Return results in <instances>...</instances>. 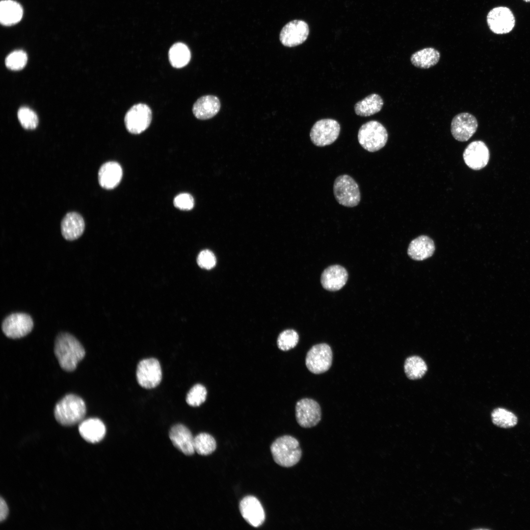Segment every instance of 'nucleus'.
I'll list each match as a JSON object with an SVG mask.
<instances>
[{
    "label": "nucleus",
    "mask_w": 530,
    "mask_h": 530,
    "mask_svg": "<svg viewBox=\"0 0 530 530\" xmlns=\"http://www.w3.org/2000/svg\"><path fill=\"white\" fill-rule=\"evenodd\" d=\"M440 57L439 52L431 47L425 48L413 53L410 57L412 64L421 69H428L435 65Z\"/></svg>",
    "instance_id": "nucleus-26"
},
{
    "label": "nucleus",
    "mask_w": 530,
    "mask_h": 530,
    "mask_svg": "<svg viewBox=\"0 0 530 530\" xmlns=\"http://www.w3.org/2000/svg\"><path fill=\"white\" fill-rule=\"evenodd\" d=\"M198 265L201 268L210 269L216 264V258L210 250L206 249L200 252L197 258Z\"/></svg>",
    "instance_id": "nucleus-35"
},
{
    "label": "nucleus",
    "mask_w": 530,
    "mask_h": 530,
    "mask_svg": "<svg viewBox=\"0 0 530 530\" xmlns=\"http://www.w3.org/2000/svg\"><path fill=\"white\" fill-rule=\"evenodd\" d=\"M207 392L206 388L200 384L194 385L188 392L186 401L190 406H199L206 400Z\"/></svg>",
    "instance_id": "nucleus-32"
},
{
    "label": "nucleus",
    "mask_w": 530,
    "mask_h": 530,
    "mask_svg": "<svg viewBox=\"0 0 530 530\" xmlns=\"http://www.w3.org/2000/svg\"><path fill=\"white\" fill-rule=\"evenodd\" d=\"M240 512L244 519L251 526L257 528L265 520V513L260 501L254 496H247L239 503Z\"/></svg>",
    "instance_id": "nucleus-16"
},
{
    "label": "nucleus",
    "mask_w": 530,
    "mask_h": 530,
    "mask_svg": "<svg viewBox=\"0 0 530 530\" xmlns=\"http://www.w3.org/2000/svg\"><path fill=\"white\" fill-rule=\"evenodd\" d=\"M169 60L171 65L176 68L186 66L189 62L191 53L187 46L182 43H177L170 48Z\"/></svg>",
    "instance_id": "nucleus-27"
},
{
    "label": "nucleus",
    "mask_w": 530,
    "mask_h": 530,
    "mask_svg": "<svg viewBox=\"0 0 530 530\" xmlns=\"http://www.w3.org/2000/svg\"><path fill=\"white\" fill-rule=\"evenodd\" d=\"M332 358V351L328 344L325 343L316 344L307 353L306 366L313 373H322L330 369Z\"/></svg>",
    "instance_id": "nucleus-7"
},
{
    "label": "nucleus",
    "mask_w": 530,
    "mask_h": 530,
    "mask_svg": "<svg viewBox=\"0 0 530 530\" xmlns=\"http://www.w3.org/2000/svg\"><path fill=\"white\" fill-rule=\"evenodd\" d=\"M309 33V26L305 21L293 20L287 23L282 29L280 40L285 46L295 47L304 42Z\"/></svg>",
    "instance_id": "nucleus-12"
},
{
    "label": "nucleus",
    "mask_w": 530,
    "mask_h": 530,
    "mask_svg": "<svg viewBox=\"0 0 530 530\" xmlns=\"http://www.w3.org/2000/svg\"><path fill=\"white\" fill-rule=\"evenodd\" d=\"M33 322L28 314L16 313L10 314L3 320L1 329L4 335L11 339L22 338L31 332Z\"/></svg>",
    "instance_id": "nucleus-9"
},
{
    "label": "nucleus",
    "mask_w": 530,
    "mask_h": 530,
    "mask_svg": "<svg viewBox=\"0 0 530 530\" xmlns=\"http://www.w3.org/2000/svg\"><path fill=\"white\" fill-rule=\"evenodd\" d=\"M295 416L298 424L302 427L309 428L316 426L321 417L318 403L311 398H303L295 406Z\"/></svg>",
    "instance_id": "nucleus-11"
},
{
    "label": "nucleus",
    "mask_w": 530,
    "mask_h": 530,
    "mask_svg": "<svg viewBox=\"0 0 530 530\" xmlns=\"http://www.w3.org/2000/svg\"><path fill=\"white\" fill-rule=\"evenodd\" d=\"M136 374L137 382L142 387L146 389L155 388L161 380L160 364L155 358L143 359L138 364Z\"/></svg>",
    "instance_id": "nucleus-10"
},
{
    "label": "nucleus",
    "mask_w": 530,
    "mask_h": 530,
    "mask_svg": "<svg viewBox=\"0 0 530 530\" xmlns=\"http://www.w3.org/2000/svg\"><path fill=\"white\" fill-rule=\"evenodd\" d=\"M333 193L336 201L346 207L357 206L361 200L359 187L350 176L343 174L337 177L334 182Z\"/></svg>",
    "instance_id": "nucleus-5"
},
{
    "label": "nucleus",
    "mask_w": 530,
    "mask_h": 530,
    "mask_svg": "<svg viewBox=\"0 0 530 530\" xmlns=\"http://www.w3.org/2000/svg\"><path fill=\"white\" fill-rule=\"evenodd\" d=\"M463 156L465 163L469 167L477 170L487 165L490 158V153L484 142L476 140L472 142L466 147Z\"/></svg>",
    "instance_id": "nucleus-15"
},
{
    "label": "nucleus",
    "mask_w": 530,
    "mask_h": 530,
    "mask_svg": "<svg viewBox=\"0 0 530 530\" xmlns=\"http://www.w3.org/2000/svg\"><path fill=\"white\" fill-rule=\"evenodd\" d=\"M86 412L83 400L74 394H68L55 405L54 415L61 425L72 426L82 421Z\"/></svg>",
    "instance_id": "nucleus-2"
},
{
    "label": "nucleus",
    "mask_w": 530,
    "mask_h": 530,
    "mask_svg": "<svg viewBox=\"0 0 530 530\" xmlns=\"http://www.w3.org/2000/svg\"><path fill=\"white\" fill-rule=\"evenodd\" d=\"M23 10L21 5L12 0H3L0 3V21L4 26H11L22 19Z\"/></svg>",
    "instance_id": "nucleus-24"
},
{
    "label": "nucleus",
    "mask_w": 530,
    "mask_h": 530,
    "mask_svg": "<svg viewBox=\"0 0 530 530\" xmlns=\"http://www.w3.org/2000/svg\"><path fill=\"white\" fill-rule=\"evenodd\" d=\"M348 279L346 270L341 265H335L328 266L321 274L320 282L324 289L329 291H336L342 288Z\"/></svg>",
    "instance_id": "nucleus-17"
},
{
    "label": "nucleus",
    "mask_w": 530,
    "mask_h": 530,
    "mask_svg": "<svg viewBox=\"0 0 530 530\" xmlns=\"http://www.w3.org/2000/svg\"><path fill=\"white\" fill-rule=\"evenodd\" d=\"M340 125L332 119H322L317 121L310 132V139L318 147H324L334 143L340 132Z\"/></svg>",
    "instance_id": "nucleus-6"
},
{
    "label": "nucleus",
    "mask_w": 530,
    "mask_h": 530,
    "mask_svg": "<svg viewBox=\"0 0 530 530\" xmlns=\"http://www.w3.org/2000/svg\"><path fill=\"white\" fill-rule=\"evenodd\" d=\"M299 336L294 330L288 329L281 332L277 339V345L283 351H287L294 347L298 344Z\"/></svg>",
    "instance_id": "nucleus-31"
},
{
    "label": "nucleus",
    "mask_w": 530,
    "mask_h": 530,
    "mask_svg": "<svg viewBox=\"0 0 530 530\" xmlns=\"http://www.w3.org/2000/svg\"><path fill=\"white\" fill-rule=\"evenodd\" d=\"M478 127L476 118L472 114L463 112L455 115L451 123V132L459 141L468 140L476 132Z\"/></svg>",
    "instance_id": "nucleus-14"
},
{
    "label": "nucleus",
    "mask_w": 530,
    "mask_h": 530,
    "mask_svg": "<svg viewBox=\"0 0 530 530\" xmlns=\"http://www.w3.org/2000/svg\"><path fill=\"white\" fill-rule=\"evenodd\" d=\"M85 223L82 217L76 212L67 213L61 223V233L65 239L73 240L83 233Z\"/></svg>",
    "instance_id": "nucleus-20"
},
{
    "label": "nucleus",
    "mask_w": 530,
    "mask_h": 530,
    "mask_svg": "<svg viewBox=\"0 0 530 530\" xmlns=\"http://www.w3.org/2000/svg\"><path fill=\"white\" fill-rule=\"evenodd\" d=\"M174 206L182 210L188 211L192 209L194 205L192 196L188 193H181L174 199Z\"/></svg>",
    "instance_id": "nucleus-36"
},
{
    "label": "nucleus",
    "mask_w": 530,
    "mask_h": 530,
    "mask_svg": "<svg viewBox=\"0 0 530 530\" xmlns=\"http://www.w3.org/2000/svg\"><path fill=\"white\" fill-rule=\"evenodd\" d=\"M122 169L120 165L115 161H108L103 164L98 172L100 185L103 188L110 189L116 187L122 177Z\"/></svg>",
    "instance_id": "nucleus-19"
},
{
    "label": "nucleus",
    "mask_w": 530,
    "mask_h": 530,
    "mask_svg": "<svg viewBox=\"0 0 530 530\" xmlns=\"http://www.w3.org/2000/svg\"><path fill=\"white\" fill-rule=\"evenodd\" d=\"M27 60L26 53L23 51L18 50L10 53L6 58V66L12 70L22 69L26 65Z\"/></svg>",
    "instance_id": "nucleus-33"
},
{
    "label": "nucleus",
    "mask_w": 530,
    "mask_h": 530,
    "mask_svg": "<svg viewBox=\"0 0 530 530\" xmlns=\"http://www.w3.org/2000/svg\"><path fill=\"white\" fill-rule=\"evenodd\" d=\"M491 418L495 425L505 428L514 426L518 422L514 414L502 408L494 409L492 412Z\"/></svg>",
    "instance_id": "nucleus-30"
},
{
    "label": "nucleus",
    "mask_w": 530,
    "mask_h": 530,
    "mask_svg": "<svg viewBox=\"0 0 530 530\" xmlns=\"http://www.w3.org/2000/svg\"><path fill=\"white\" fill-rule=\"evenodd\" d=\"M487 22L491 30L496 34L510 32L515 24L514 15L506 7H497L491 10L487 16Z\"/></svg>",
    "instance_id": "nucleus-13"
},
{
    "label": "nucleus",
    "mask_w": 530,
    "mask_h": 530,
    "mask_svg": "<svg viewBox=\"0 0 530 530\" xmlns=\"http://www.w3.org/2000/svg\"><path fill=\"white\" fill-rule=\"evenodd\" d=\"M435 249L433 240L427 236L422 235L411 241L407 253L412 259L423 261L430 257Z\"/></svg>",
    "instance_id": "nucleus-23"
},
{
    "label": "nucleus",
    "mask_w": 530,
    "mask_h": 530,
    "mask_svg": "<svg viewBox=\"0 0 530 530\" xmlns=\"http://www.w3.org/2000/svg\"><path fill=\"white\" fill-rule=\"evenodd\" d=\"M524 0L527 1V2H530V0Z\"/></svg>",
    "instance_id": "nucleus-38"
},
{
    "label": "nucleus",
    "mask_w": 530,
    "mask_h": 530,
    "mask_svg": "<svg viewBox=\"0 0 530 530\" xmlns=\"http://www.w3.org/2000/svg\"><path fill=\"white\" fill-rule=\"evenodd\" d=\"M169 438L173 445L185 454L191 455L195 452L194 438L186 426L182 424L174 425L170 430Z\"/></svg>",
    "instance_id": "nucleus-18"
},
{
    "label": "nucleus",
    "mask_w": 530,
    "mask_h": 530,
    "mask_svg": "<svg viewBox=\"0 0 530 530\" xmlns=\"http://www.w3.org/2000/svg\"><path fill=\"white\" fill-rule=\"evenodd\" d=\"M8 514V508L5 501L0 498V521L5 520Z\"/></svg>",
    "instance_id": "nucleus-37"
},
{
    "label": "nucleus",
    "mask_w": 530,
    "mask_h": 530,
    "mask_svg": "<svg viewBox=\"0 0 530 530\" xmlns=\"http://www.w3.org/2000/svg\"><path fill=\"white\" fill-rule=\"evenodd\" d=\"M18 117L22 126L26 129H34L38 124L36 113L26 107H23L18 112Z\"/></svg>",
    "instance_id": "nucleus-34"
},
{
    "label": "nucleus",
    "mask_w": 530,
    "mask_h": 530,
    "mask_svg": "<svg viewBox=\"0 0 530 530\" xmlns=\"http://www.w3.org/2000/svg\"><path fill=\"white\" fill-rule=\"evenodd\" d=\"M54 354L62 369L71 371L85 356V350L80 342L67 333L59 334L56 338Z\"/></svg>",
    "instance_id": "nucleus-1"
},
{
    "label": "nucleus",
    "mask_w": 530,
    "mask_h": 530,
    "mask_svg": "<svg viewBox=\"0 0 530 530\" xmlns=\"http://www.w3.org/2000/svg\"><path fill=\"white\" fill-rule=\"evenodd\" d=\"M383 100L377 94H371L354 105L355 113L359 116L367 117L379 112L383 106Z\"/></svg>",
    "instance_id": "nucleus-25"
},
{
    "label": "nucleus",
    "mask_w": 530,
    "mask_h": 530,
    "mask_svg": "<svg viewBox=\"0 0 530 530\" xmlns=\"http://www.w3.org/2000/svg\"><path fill=\"white\" fill-rule=\"evenodd\" d=\"M404 368L406 375L408 378L412 380L422 377L427 370L425 362L418 356L407 358L405 361Z\"/></svg>",
    "instance_id": "nucleus-28"
},
{
    "label": "nucleus",
    "mask_w": 530,
    "mask_h": 530,
    "mask_svg": "<svg viewBox=\"0 0 530 530\" xmlns=\"http://www.w3.org/2000/svg\"><path fill=\"white\" fill-rule=\"evenodd\" d=\"M270 450L274 461L284 467H291L300 460L302 451L299 442L290 435L277 438L271 444Z\"/></svg>",
    "instance_id": "nucleus-3"
},
{
    "label": "nucleus",
    "mask_w": 530,
    "mask_h": 530,
    "mask_svg": "<svg viewBox=\"0 0 530 530\" xmlns=\"http://www.w3.org/2000/svg\"><path fill=\"white\" fill-rule=\"evenodd\" d=\"M388 138L386 128L377 121L371 120L363 124L358 133L360 145L370 152H374L385 146Z\"/></svg>",
    "instance_id": "nucleus-4"
},
{
    "label": "nucleus",
    "mask_w": 530,
    "mask_h": 530,
    "mask_svg": "<svg viewBox=\"0 0 530 530\" xmlns=\"http://www.w3.org/2000/svg\"><path fill=\"white\" fill-rule=\"evenodd\" d=\"M79 431L82 438L91 443L101 441L106 432L103 422L98 418H89L80 423Z\"/></svg>",
    "instance_id": "nucleus-21"
},
{
    "label": "nucleus",
    "mask_w": 530,
    "mask_h": 530,
    "mask_svg": "<svg viewBox=\"0 0 530 530\" xmlns=\"http://www.w3.org/2000/svg\"><path fill=\"white\" fill-rule=\"evenodd\" d=\"M220 103L213 95H206L199 98L194 104L192 111L198 119L207 120L214 116L219 111Z\"/></svg>",
    "instance_id": "nucleus-22"
},
{
    "label": "nucleus",
    "mask_w": 530,
    "mask_h": 530,
    "mask_svg": "<svg viewBox=\"0 0 530 530\" xmlns=\"http://www.w3.org/2000/svg\"><path fill=\"white\" fill-rule=\"evenodd\" d=\"M152 118V111L147 105L141 103L136 104L125 115V127L131 133L139 134L149 127Z\"/></svg>",
    "instance_id": "nucleus-8"
},
{
    "label": "nucleus",
    "mask_w": 530,
    "mask_h": 530,
    "mask_svg": "<svg viewBox=\"0 0 530 530\" xmlns=\"http://www.w3.org/2000/svg\"><path fill=\"white\" fill-rule=\"evenodd\" d=\"M195 451L202 455H208L212 453L216 447L214 438L207 433H201L196 435L193 440Z\"/></svg>",
    "instance_id": "nucleus-29"
}]
</instances>
